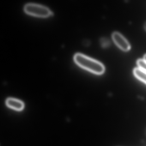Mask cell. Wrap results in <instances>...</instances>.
Returning <instances> with one entry per match:
<instances>
[{"mask_svg": "<svg viewBox=\"0 0 146 146\" xmlns=\"http://www.w3.org/2000/svg\"><path fill=\"white\" fill-rule=\"evenodd\" d=\"M74 59L79 66L94 73L100 75L105 72V67L102 63L82 53H76Z\"/></svg>", "mask_w": 146, "mask_h": 146, "instance_id": "1", "label": "cell"}, {"mask_svg": "<svg viewBox=\"0 0 146 146\" xmlns=\"http://www.w3.org/2000/svg\"><path fill=\"white\" fill-rule=\"evenodd\" d=\"M25 11L28 14L38 17H48L52 14V11L48 7L37 3L27 4L25 7Z\"/></svg>", "mask_w": 146, "mask_h": 146, "instance_id": "2", "label": "cell"}, {"mask_svg": "<svg viewBox=\"0 0 146 146\" xmlns=\"http://www.w3.org/2000/svg\"><path fill=\"white\" fill-rule=\"evenodd\" d=\"M112 38L116 45L123 51H127L131 49V45L127 39L118 32H114Z\"/></svg>", "mask_w": 146, "mask_h": 146, "instance_id": "3", "label": "cell"}, {"mask_svg": "<svg viewBox=\"0 0 146 146\" xmlns=\"http://www.w3.org/2000/svg\"><path fill=\"white\" fill-rule=\"evenodd\" d=\"M6 104L9 108L17 111H22L25 108V104L22 101L13 98H8Z\"/></svg>", "mask_w": 146, "mask_h": 146, "instance_id": "4", "label": "cell"}, {"mask_svg": "<svg viewBox=\"0 0 146 146\" xmlns=\"http://www.w3.org/2000/svg\"><path fill=\"white\" fill-rule=\"evenodd\" d=\"M135 76L141 81L146 84V72L140 68H135L134 69Z\"/></svg>", "mask_w": 146, "mask_h": 146, "instance_id": "5", "label": "cell"}, {"mask_svg": "<svg viewBox=\"0 0 146 146\" xmlns=\"http://www.w3.org/2000/svg\"><path fill=\"white\" fill-rule=\"evenodd\" d=\"M137 63L139 68L145 70L146 72V63L143 59H139L137 61Z\"/></svg>", "mask_w": 146, "mask_h": 146, "instance_id": "6", "label": "cell"}, {"mask_svg": "<svg viewBox=\"0 0 146 146\" xmlns=\"http://www.w3.org/2000/svg\"><path fill=\"white\" fill-rule=\"evenodd\" d=\"M101 45L104 47H106L110 44V42L106 38H102L101 39Z\"/></svg>", "mask_w": 146, "mask_h": 146, "instance_id": "7", "label": "cell"}, {"mask_svg": "<svg viewBox=\"0 0 146 146\" xmlns=\"http://www.w3.org/2000/svg\"><path fill=\"white\" fill-rule=\"evenodd\" d=\"M144 61H145V62L146 63V54L145 55L144 57V59H143Z\"/></svg>", "mask_w": 146, "mask_h": 146, "instance_id": "8", "label": "cell"}, {"mask_svg": "<svg viewBox=\"0 0 146 146\" xmlns=\"http://www.w3.org/2000/svg\"><path fill=\"white\" fill-rule=\"evenodd\" d=\"M144 28H145V30L146 31V22L145 23V25H144Z\"/></svg>", "mask_w": 146, "mask_h": 146, "instance_id": "9", "label": "cell"}]
</instances>
